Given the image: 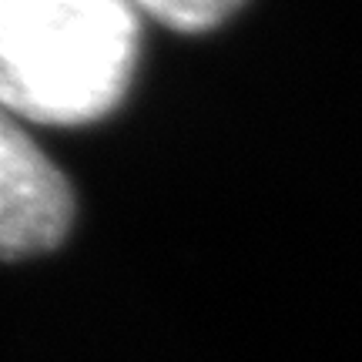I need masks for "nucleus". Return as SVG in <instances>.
I'll return each instance as SVG.
<instances>
[{"label": "nucleus", "instance_id": "2", "mask_svg": "<svg viewBox=\"0 0 362 362\" xmlns=\"http://www.w3.org/2000/svg\"><path fill=\"white\" fill-rule=\"evenodd\" d=\"M74 225V192L24 121L0 104V262L47 255Z\"/></svg>", "mask_w": 362, "mask_h": 362}, {"label": "nucleus", "instance_id": "1", "mask_svg": "<svg viewBox=\"0 0 362 362\" xmlns=\"http://www.w3.org/2000/svg\"><path fill=\"white\" fill-rule=\"evenodd\" d=\"M134 64L128 0H0V104L21 121H101L124 101Z\"/></svg>", "mask_w": 362, "mask_h": 362}, {"label": "nucleus", "instance_id": "3", "mask_svg": "<svg viewBox=\"0 0 362 362\" xmlns=\"http://www.w3.org/2000/svg\"><path fill=\"white\" fill-rule=\"evenodd\" d=\"M128 4L134 7V13H148L171 30L198 34L232 17L242 0H128Z\"/></svg>", "mask_w": 362, "mask_h": 362}]
</instances>
